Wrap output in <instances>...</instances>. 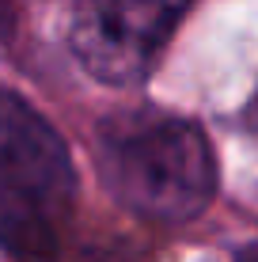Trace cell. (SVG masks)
Segmentation results:
<instances>
[{
	"label": "cell",
	"mask_w": 258,
	"mask_h": 262,
	"mask_svg": "<svg viewBox=\"0 0 258 262\" xmlns=\"http://www.w3.org/2000/svg\"><path fill=\"white\" fill-rule=\"evenodd\" d=\"M99 167L106 190L129 213L182 224L205 213L217 194V160L194 122L133 111L99 125Z\"/></svg>",
	"instance_id": "cell-1"
},
{
	"label": "cell",
	"mask_w": 258,
	"mask_h": 262,
	"mask_svg": "<svg viewBox=\"0 0 258 262\" xmlns=\"http://www.w3.org/2000/svg\"><path fill=\"white\" fill-rule=\"evenodd\" d=\"M73 194L76 171L61 133L0 88V243L19 258H46Z\"/></svg>",
	"instance_id": "cell-2"
},
{
	"label": "cell",
	"mask_w": 258,
	"mask_h": 262,
	"mask_svg": "<svg viewBox=\"0 0 258 262\" xmlns=\"http://www.w3.org/2000/svg\"><path fill=\"white\" fill-rule=\"evenodd\" d=\"M186 0H76L73 50L103 84H137L152 72Z\"/></svg>",
	"instance_id": "cell-3"
},
{
	"label": "cell",
	"mask_w": 258,
	"mask_h": 262,
	"mask_svg": "<svg viewBox=\"0 0 258 262\" xmlns=\"http://www.w3.org/2000/svg\"><path fill=\"white\" fill-rule=\"evenodd\" d=\"M12 31H15V4L12 0H0V46L12 38Z\"/></svg>",
	"instance_id": "cell-4"
},
{
	"label": "cell",
	"mask_w": 258,
	"mask_h": 262,
	"mask_svg": "<svg viewBox=\"0 0 258 262\" xmlns=\"http://www.w3.org/2000/svg\"><path fill=\"white\" fill-rule=\"evenodd\" d=\"M247 125L258 133V92H254V99H251V106H247Z\"/></svg>",
	"instance_id": "cell-5"
},
{
	"label": "cell",
	"mask_w": 258,
	"mask_h": 262,
	"mask_svg": "<svg viewBox=\"0 0 258 262\" xmlns=\"http://www.w3.org/2000/svg\"><path fill=\"white\" fill-rule=\"evenodd\" d=\"M239 262H258V255H247V258H239Z\"/></svg>",
	"instance_id": "cell-6"
}]
</instances>
